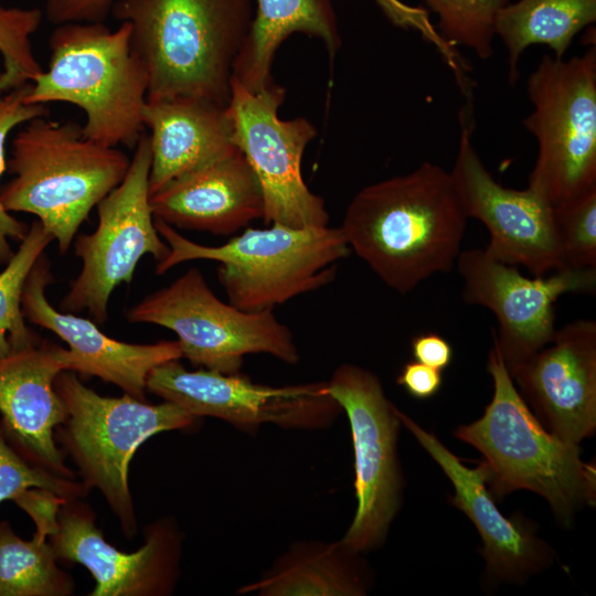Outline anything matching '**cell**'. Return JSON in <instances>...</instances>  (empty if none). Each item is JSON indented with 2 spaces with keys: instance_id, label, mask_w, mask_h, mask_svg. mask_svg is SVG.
I'll return each instance as SVG.
<instances>
[{
  "instance_id": "obj_14",
  "label": "cell",
  "mask_w": 596,
  "mask_h": 596,
  "mask_svg": "<svg viewBox=\"0 0 596 596\" xmlns=\"http://www.w3.org/2000/svg\"><path fill=\"white\" fill-rule=\"evenodd\" d=\"M455 266L464 281V301L494 313L493 337L510 375L553 339L557 299L596 289V268H561L530 278L486 248L461 251Z\"/></svg>"
},
{
  "instance_id": "obj_17",
  "label": "cell",
  "mask_w": 596,
  "mask_h": 596,
  "mask_svg": "<svg viewBox=\"0 0 596 596\" xmlns=\"http://www.w3.org/2000/svg\"><path fill=\"white\" fill-rule=\"evenodd\" d=\"M511 377L552 434L579 445L596 429V322L561 327Z\"/></svg>"
},
{
  "instance_id": "obj_29",
  "label": "cell",
  "mask_w": 596,
  "mask_h": 596,
  "mask_svg": "<svg viewBox=\"0 0 596 596\" xmlns=\"http://www.w3.org/2000/svg\"><path fill=\"white\" fill-rule=\"evenodd\" d=\"M38 8L6 7L0 3V95L32 83L43 72L32 46V35L42 24Z\"/></svg>"
},
{
  "instance_id": "obj_12",
  "label": "cell",
  "mask_w": 596,
  "mask_h": 596,
  "mask_svg": "<svg viewBox=\"0 0 596 596\" xmlns=\"http://www.w3.org/2000/svg\"><path fill=\"white\" fill-rule=\"evenodd\" d=\"M285 96V88L275 82L254 93L232 78L226 106L232 140L258 179L266 225L327 226L324 200L309 190L301 174L305 149L317 130L306 118L279 117Z\"/></svg>"
},
{
  "instance_id": "obj_22",
  "label": "cell",
  "mask_w": 596,
  "mask_h": 596,
  "mask_svg": "<svg viewBox=\"0 0 596 596\" xmlns=\"http://www.w3.org/2000/svg\"><path fill=\"white\" fill-rule=\"evenodd\" d=\"M142 120L150 130V194L237 149L226 106L216 103L189 97L147 100Z\"/></svg>"
},
{
  "instance_id": "obj_36",
  "label": "cell",
  "mask_w": 596,
  "mask_h": 596,
  "mask_svg": "<svg viewBox=\"0 0 596 596\" xmlns=\"http://www.w3.org/2000/svg\"><path fill=\"white\" fill-rule=\"evenodd\" d=\"M412 354L415 361L443 372L453 361L451 344L435 332H425L415 336L411 342Z\"/></svg>"
},
{
  "instance_id": "obj_37",
  "label": "cell",
  "mask_w": 596,
  "mask_h": 596,
  "mask_svg": "<svg viewBox=\"0 0 596 596\" xmlns=\"http://www.w3.org/2000/svg\"><path fill=\"white\" fill-rule=\"evenodd\" d=\"M0 76H1V70H0Z\"/></svg>"
},
{
  "instance_id": "obj_6",
  "label": "cell",
  "mask_w": 596,
  "mask_h": 596,
  "mask_svg": "<svg viewBox=\"0 0 596 596\" xmlns=\"http://www.w3.org/2000/svg\"><path fill=\"white\" fill-rule=\"evenodd\" d=\"M155 225L170 248L157 263V275L188 260H214L220 264L217 279L228 302L244 311L274 310L329 285L338 263L350 254L341 230L328 225L248 227L219 246L195 243L156 217Z\"/></svg>"
},
{
  "instance_id": "obj_15",
  "label": "cell",
  "mask_w": 596,
  "mask_h": 596,
  "mask_svg": "<svg viewBox=\"0 0 596 596\" xmlns=\"http://www.w3.org/2000/svg\"><path fill=\"white\" fill-rule=\"evenodd\" d=\"M458 150L450 175L464 212L489 231L486 251L496 259L523 266L533 276L563 268L553 207L531 189L503 187L489 172L472 143V107L460 111Z\"/></svg>"
},
{
  "instance_id": "obj_4",
  "label": "cell",
  "mask_w": 596,
  "mask_h": 596,
  "mask_svg": "<svg viewBox=\"0 0 596 596\" xmlns=\"http://www.w3.org/2000/svg\"><path fill=\"white\" fill-rule=\"evenodd\" d=\"M131 158L117 147L99 145L73 121L47 116L22 125L12 141L0 188L6 211L33 214L64 255L93 207L124 180Z\"/></svg>"
},
{
  "instance_id": "obj_21",
  "label": "cell",
  "mask_w": 596,
  "mask_h": 596,
  "mask_svg": "<svg viewBox=\"0 0 596 596\" xmlns=\"http://www.w3.org/2000/svg\"><path fill=\"white\" fill-rule=\"evenodd\" d=\"M149 201L156 219L213 235H233L264 217L258 179L238 149L171 180Z\"/></svg>"
},
{
  "instance_id": "obj_7",
  "label": "cell",
  "mask_w": 596,
  "mask_h": 596,
  "mask_svg": "<svg viewBox=\"0 0 596 596\" xmlns=\"http://www.w3.org/2000/svg\"><path fill=\"white\" fill-rule=\"evenodd\" d=\"M54 389L66 413L54 430L56 445L75 464L86 489L102 493L124 535L134 539L138 519L128 478L134 454L151 436L190 429L201 417L168 401L100 395L71 371L55 377Z\"/></svg>"
},
{
  "instance_id": "obj_20",
  "label": "cell",
  "mask_w": 596,
  "mask_h": 596,
  "mask_svg": "<svg viewBox=\"0 0 596 596\" xmlns=\"http://www.w3.org/2000/svg\"><path fill=\"white\" fill-rule=\"evenodd\" d=\"M404 425L429 454L454 486L449 502L473 523L481 540L486 572L509 583H522L539 574L554 560V551L523 519L507 518L488 488L487 471L466 466L433 433L397 411Z\"/></svg>"
},
{
  "instance_id": "obj_5",
  "label": "cell",
  "mask_w": 596,
  "mask_h": 596,
  "mask_svg": "<svg viewBox=\"0 0 596 596\" xmlns=\"http://www.w3.org/2000/svg\"><path fill=\"white\" fill-rule=\"evenodd\" d=\"M130 35L129 22L116 30L102 22L56 25L49 39L47 71L31 83L24 102L76 105L86 116V138L135 148L145 129L149 78Z\"/></svg>"
},
{
  "instance_id": "obj_9",
  "label": "cell",
  "mask_w": 596,
  "mask_h": 596,
  "mask_svg": "<svg viewBox=\"0 0 596 596\" xmlns=\"http://www.w3.org/2000/svg\"><path fill=\"white\" fill-rule=\"evenodd\" d=\"M126 319L173 331L182 358L205 370L240 373L244 356L253 353L289 365L300 361L292 332L273 310L244 311L222 301L196 267L145 296L127 310Z\"/></svg>"
},
{
  "instance_id": "obj_28",
  "label": "cell",
  "mask_w": 596,
  "mask_h": 596,
  "mask_svg": "<svg viewBox=\"0 0 596 596\" xmlns=\"http://www.w3.org/2000/svg\"><path fill=\"white\" fill-rule=\"evenodd\" d=\"M438 17L436 26L451 47L469 49L485 61L493 54L496 23L510 0H424Z\"/></svg>"
},
{
  "instance_id": "obj_30",
  "label": "cell",
  "mask_w": 596,
  "mask_h": 596,
  "mask_svg": "<svg viewBox=\"0 0 596 596\" xmlns=\"http://www.w3.org/2000/svg\"><path fill=\"white\" fill-rule=\"evenodd\" d=\"M563 268H596V190L553 207Z\"/></svg>"
},
{
  "instance_id": "obj_2",
  "label": "cell",
  "mask_w": 596,
  "mask_h": 596,
  "mask_svg": "<svg viewBox=\"0 0 596 596\" xmlns=\"http://www.w3.org/2000/svg\"><path fill=\"white\" fill-rule=\"evenodd\" d=\"M143 62L147 100L179 97L227 106L237 55L254 19L252 0H117Z\"/></svg>"
},
{
  "instance_id": "obj_1",
  "label": "cell",
  "mask_w": 596,
  "mask_h": 596,
  "mask_svg": "<svg viewBox=\"0 0 596 596\" xmlns=\"http://www.w3.org/2000/svg\"><path fill=\"white\" fill-rule=\"evenodd\" d=\"M467 220L450 172L423 162L361 189L339 228L350 251L387 287L406 295L455 267Z\"/></svg>"
},
{
  "instance_id": "obj_18",
  "label": "cell",
  "mask_w": 596,
  "mask_h": 596,
  "mask_svg": "<svg viewBox=\"0 0 596 596\" xmlns=\"http://www.w3.org/2000/svg\"><path fill=\"white\" fill-rule=\"evenodd\" d=\"M62 371H70L68 349L49 340L39 339L0 356V429L32 465L76 479L54 439L66 415L54 389Z\"/></svg>"
},
{
  "instance_id": "obj_27",
  "label": "cell",
  "mask_w": 596,
  "mask_h": 596,
  "mask_svg": "<svg viewBox=\"0 0 596 596\" xmlns=\"http://www.w3.org/2000/svg\"><path fill=\"white\" fill-rule=\"evenodd\" d=\"M53 241L40 221L34 220L0 272V356L40 339L26 324L22 294L33 266Z\"/></svg>"
},
{
  "instance_id": "obj_13",
  "label": "cell",
  "mask_w": 596,
  "mask_h": 596,
  "mask_svg": "<svg viewBox=\"0 0 596 596\" xmlns=\"http://www.w3.org/2000/svg\"><path fill=\"white\" fill-rule=\"evenodd\" d=\"M147 391L196 417H215L245 432L262 424L283 428L319 429L342 413L327 381L269 386L247 376L199 369L187 370L179 360L162 363L148 375Z\"/></svg>"
},
{
  "instance_id": "obj_10",
  "label": "cell",
  "mask_w": 596,
  "mask_h": 596,
  "mask_svg": "<svg viewBox=\"0 0 596 596\" xmlns=\"http://www.w3.org/2000/svg\"><path fill=\"white\" fill-rule=\"evenodd\" d=\"M150 139L143 132L124 180L96 206L95 231L74 238L72 245L82 268L63 297L60 310L87 311L91 320L103 326L108 319L113 291L132 280L140 258L151 255L160 262L169 254L150 206Z\"/></svg>"
},
{
  "instance_id": "obj_32",
  "label": "cell",
  "mask_w": 596,
  "mask_h": 596,
  "mask_svg": "<svg viewBox=\"0 0 596 596\" xmlns=\"http://www.w3.org/2000/svg\"><path fill=\"white\" fill-rule=\"evenodd\" d=\"M31 83L3 94L0 97V178L7 170L6 142L11 131L26 121L49 116L50 110L43 104L24 102ZM29 231V225L17 220L0 203V266L4 265L13 254L10 240L21 242Z\"/></svg>"
},
{
  "instance_id": "obj_35",
  "label": "cell",
  "mask_w": 596,
  "mask_h": 596,
  "mask_svg": "<svg viewBox=\"0 0 596 596\" xmlns=\"http://www.w3.org/2000/svg\"><path fill=\"white\" fill-rule=\"evenodd\" d=\"M396 382L411 396L427 400L435 396L440 390L443 374L441 371L414 360L404 364Z\"/></svg>"
},
{
  "instance_id": "obj_11",
  "label": "cell",
  "mask_w": 596,
  "mask_h": 596,
  "mask_svg": "<svg viewBox=\"0 0 596 596\" xmlns=\"http://www.w3.org/2000/svg\"><path fill=\"white\" fill-rule=\"evenodd\" d=\"M328 390L347 414L354 450L356 510L341 539L364 553L385 542L404 487L397 441L398 408L387 398L376 374L353 363L339 365Z\"/></svg>"
},
{
  "instance_id": "obj_19",
  "label": "cell",
  "mask_w": 596,
  "mask_h": 596,
  "mask_svg": "<svg viewBox=\"0 0 596 596\" xmlns=\"http://www.w3.org/2000/svg\"><path fill=\"white\" fill-rule=\"evenodd\" d=\"M54 280L51 264L43 253L33 266L22 294V312L28 322L44 328L67 345L70 371L96 376L123 390L124 394L147 401V379L156 366L180 360L174 341L128 343L104 333L98 324L76 313L53 307L45 289Z\"/></svg>"
},
{
  "instance_id": "obj_26",
  "label": "cell",
  "mask_w": 596,
  "mask_h": 596,
  "mask_svg": "<svg viewBox=\"0 0 596 596\" xmlns=\"http://www.w3.org/2000/svg\"><path fill=\"white\" fill-rule=\"evenodd\" d=\"M74 590L45 534L23 540L8 521L0 522V596H70Z\"/></svg>"
},
{
  "instance_id": "obj_3",
  "label": "cell",
  "mask_w": 596,
  "mask_h": 596,
  "mask_svg": "<svg viewBox=\"0 0 596 596\" xmlns=\"http://www.w3.org/2000/svg\"><path fill=\"white\" fill-rule=\"evenodd\" d=\"M493 337V334H492ZM487 370L493 394L482 416L454 435L483 456L488 488L503 498L517 490L543 497L557 521L568 525L596 502V467L581 458L579 445L546 430L517 389L493 337Z\"/></svg>"
},
{
  "instance_id": "obj_24",
  "label": "cell",
  "mask_w": 596,
  "mask_h": 596,
  "mask_svg": "<svg viewBox=\"0 0 596 596\" xmlns=\"http://www.w3.org/2000/svg\"><path fill=\"white\" fill-rule=\"evenodd\" d=\"M256 13L233 72V78L248 91L260 92L274 82L275 53L292 33L319 38L331 57L340 49L331 0H256Z\"/></svg>"
},
{
  "instance_id": "obj_16",
  "label": "cell",
  "mask_w": 596,
  "mask_h": 596,
  "mask_svg": "<svg viewBox=\"0 0 596 596\" xmlns=\"http://www.w3.org/2000/svg\"><path fill=\"white\" fill-rule=\"evenodd\" d=\"M81 499L63 502L47 536L57 560L85 566L96 582L89 596H168L181 570L183 533L172 517L149 523L139 550L125 553L109 544Z\"/></svg>"
},
{
  "instance_id": "obj_34",
  "label": "cell",
  "mask_w": 596,
  "mask_h": 596,
  "mask_svg": "<svg viewBox=\"0 0 596 596\" xmlns=\"http://www.w3.org/2000/svg\"><path fill=\"white\" fill-rule=\"evenodd\" d=\"M117 0H45V15L54 25L104 23Z\"/></svg>"
},
{
  "instance_id": "obj_8",
  "label": "cell",
  "mask_w": 596,
  "mask_h": 596,
  "mask_svg": "<svg viewBox=\"0 0 596 596\" xmlns=\"http://www.w3.org/2000/svg\"><path fill=\"white\" fill-rule=\"evenodd\" d=\"M533 110L523 119L538 143L528 187L552 207L596 190V45L581 55L544 54L528 76Z\"/></svg>"
},
{
  "instance_id": "obj_31",
  "label": "cell",
  "mask_w": 596,
  "mask_h": 596,
  "mask_svg": "<svg viewBox=\"0 0 596 596\" xmlns=\"http://www.w3.org/2000/svg\"><path fill=\"white\" fill-rule=\"evenodd\" d=\"M30 489H41L64 500L82 499L89 490L82 481L57 476L24 459L0 429V503L15 501Z\"/></svg>"
},
{
  "instance_id": "obj_25",
  "label": "cell",
  "mask_w": 596,
  "mask_h": 596,
  "mask_svg": "<svg viewBox=\"0 0 596 596\" xmlns=\"http://www.w3.org/2000/svg\"><path fill=\"white\" fill-rule=\"evenodd\" d=\"M596 21V0H519L499 13L496 35L508 52L509 84L519 77L518 65L531 45L549 46L553 56H565L574 36Z\"/></svg>"
},
{
  "instance_id": "obj_23",
  "label": "cell",
  "mask_w": 596,
  "mask_h": 596,
  "mask_svg": "<svg viewBox=\"0 0 596 596\" xmlns=\"http://www.w3.org/2000/svg\"><path fill=\"white\" fill-rule=\"evenodd\" d=\"M361 553L342 540L292 544L258 581L240 594L258 596H363L372 585Z\"/></svg>"
},
{
  "instance_id": "obj_33",
  "label": "cell",
  "mask_w": 596,
  "mask_h": 596,
  "mask_svg": "<svg viewBox=\"0 0 596 596\" xmlns=\"http://www.w3.org/2000/svg\"><path fill=\"white\" fill-rule=\"evenodd\" d=\"M392 24L404 30H415L433 44L453 74H458L466 65V58L455 47L448 45L430 22L427 10L413 7L401 0H374Z\"/></svg>"
}]
</instances>
